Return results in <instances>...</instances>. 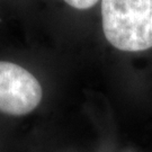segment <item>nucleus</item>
<instances>
[{
	"label": "nucleus",
	"instance_id": "f03ea898",
	"mask_svg": "<svg viewBox=\"0 0 152 152\" xmlns=\"http://www.w3.org/2000/svg\"><path fill=\"white\" fill-rule=\"evenodd\" d=\"M43 97L42 86L25 68L0 61V113L24 116L32 113Z\"/></svg>",
	"mask_w": 152,
	"mask_h": 152
},
{
	"label": "nucleus",
	"instance_id": "f257e3e1",
	"mask_svg": "<svg viewBox=\"0 0 152 152\" xmlns=\"http://www.w3.org/2000/svg\"><path fill=\"white\" fill-rule=\"evenodd\" d=\"M102 17L105 37L115 49L152 48V0H102Z\"/></svg>",
	"mask_w": 152,
	"mask_h": 152
},
{
	"label": "nucleus",
	"instance_id": "7ed1b4c3",
	"mask_svg": "<svg viewBox=\"0 0 152 152\" xmlns=\"http://www.w3.org/2000/svg\"><path fill=\"white\" fill-rule=\"evenodd\" d=\"M69 6L79 9V10H86L91 8L94 5H96L98 0H64Z\"/></svg>",
	"mask_w": 152,
	"mask_h": 152
}]
</instances>
